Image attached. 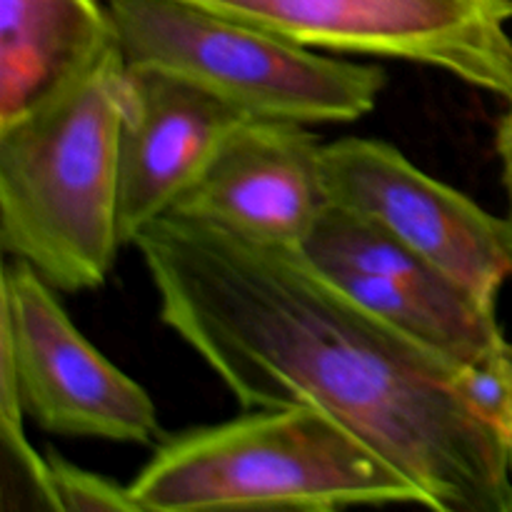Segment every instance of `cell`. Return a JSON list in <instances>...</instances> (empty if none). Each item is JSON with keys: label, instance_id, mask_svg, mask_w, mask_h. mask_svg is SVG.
I'll return each instance as SVG.
<instances>
[{"label": "cell", "instance_id": "1", "mask_svg": "<svg viewBox=\"0 0 512 512\" xmlns=\"http://www.w3.org/2000/svg\"><path fill=\"white\" fill-rule=\"evenodd\" d=\"M133 245L160 320L243 408H318L433 510L512 512L508 438L470 398L468 370L360 308L300 250L173 213Z\"/></svg>", "mask_w": 512, "mask_h": 512}, {"label": "cell", "instance_id": "2", "mask_svg": "<svg viewBox=\"0 0 512 512\" xmlns=\"http://www.w3.org/2000/svg\"><path fill=\"white\" fill-rule=\"evenodd\" d=\"M125 100L128 63L115 40L53 95L0 125V243L58 293L100 288L125 245Z\"/></svg>", "mask_w": 512, "mask_h": 512}, {"label": "cell", "instance_id": "3", "mask_svg": "<svg viewBox=\"0 0 512 512\" xmlns=\"http://www.w3.org/2000/svg\"><path fill=\"white\" fill-rule=\"evenodd\" d=\"M128 488L138 512L433 510L373 445L310 405L253 408L163 438Z\"/></svg>", "mask_w": 512, "mask_h": 512}, {"label": "cell", "instance_id": "4", "mask_svg": "<svg viewBox=\"0 0 512 512\" xmlns=\"http://www.w3.org/2000/svg\"><path fill=\"white\" fill-rule=\"evenodd\" d=\"M130 68L175 75L245 118L355 123L385 73L193 0H105Z\"/></svg>", "mask_w": 512, "mask_h": 512}, {"label": "cell", "instance_id": "5", "mask_svg": "<svg viewBox=\"0 0 512 512\" xmlns=\"http://www.w3.org/2000/svg\"><path fill=\"white\" fill-rule=\"evenodd\" d=\"M0 350V375L45 433L128 445L163 440L148 390L75 328L58 290L20 260L3 268Z\"/></svg>", "mask_w": 512, "mask_h": 512}, {"label": "cell", "instance_id": "6", "mask_svg": "<svg viewBox=\"0 0 512 512\" xmlns=\"http://www.w3.org/2000/svg\"><path fill=\"white\" fill-rule=\"evenodd\" d=\"M308 48L405 60L512 100V0H193Z\"/></svg>", "mask_w": 512, "mask_h": 512}, {"label": "cell", "instance_id": "7", "mask_svg": "<svg viewBox=\"0 0 512 512\" xmlns=\"http://www.w3.org/2000/svg\"><path fill=\"white\" fill-rule=\"evenodd\" d=\"M300 253L360 308L455 368L512 370L498 310L368 215L330 203Z\"/></svg>", "mask_w": 512, "mask_h": 512}, {"label": "cell", "instance_id": "8", "mask_svg": "<svg viewBox=\"0 0 512 512\" xmlns=\"http://www.w3.org/2000/svg\"><path fill=\"white\" fill-rule=\"evenodd\" d=\"M330 203L358 210L498 310L512 278V218H500L453 185L373 138L325 143Z\"/></svg>", "mask_w": 512, "mask_h": 512}, {"label": "cell", "instance_id": "9", "mask_svg": "<svg viewBox=\"0 0 512 512\" xmlns=\"http://www.w3.org/2000/svg\"><path fill=\"white\" fill-rule=\"evenodd\" d=\"M323 150L310 125L243 120L170 213L255 243L300 250L330 205Z\"/></svg>", "mask_w": 512, "mask_h": 512}, {"label": "cell", "instance_id": "10", "mask_svg": "<svg viewBox=\"0 0 512 512\" xmlns=\"http://www.w3.org/2000/svg\"><path fill=\"white\" fill-rule=\"evenodd\" d=\"M243 120V113L175 75L128 65L118 188L125 245L175 208Z\"/></svg>", "mask_w": 512, "mask_h": 512}, {"label": "cell", "instance_id": "11", "mask_svg": "<svg viewBox=\"0 0 512 512\" xmlns=\"http://www.w3.org/2000/svg\"><path fill=\"white\" fill-rule=\"evenodd\" d=\"M115 40L105 0H0V125L53 95Z\"/></svg>", "mask_w": 512, "mask_h": 512}, {"label": "cell", "instance_id": "12", "mask_svg": "<svg viewBox=\"0 0 512 512\" xmlns=\"http://www.w3.org/2000/svg\"><path fill=\"white\" fill-rule=\"evenodd\" d=\"M23 408L10 378L0 375V498L3 510L58 512L48 455H40L23 433Z\"/></svg>", "mask_w": 512, "mask_h": 512}, {"label": "cell", "instance_id": "13", "mask_svg": "<svg viewBox=\"0 0 512 512\" xmlns=\"http://www.w3.org/2000/svg\"><path fill=\"white\" fill-rule=\"evenodd\" d=\"M50 483L58 512H138L128 485L70 463L63 455H48Z\"/></svg>", "mask_w": 512, "mask_h": 512}, {"label": "cell", "instance_id": "14", "mask_svg": "<svg viewBox=\"0 0 512 512\" xmlns=\"http://www.w3.org/2000/svg\"><path fill=\"white\" fill-rule=\"evenodd\" d=\"M498 155L503 163V183L508 190L510 200V218H512V100L505 118L498 125Z\"/></svg>", "mask_w": 512, "mask_h": 512}, {"label": "cell", "instance_id": "15", "mask_svg": "<svg viewBox=\"0 0 512 512\" xmlns=\"http://www.w3.org/2000/svg\"><path fill=\"white\" fill-rule=\"evenodd\" d=\"M508 453H510V473H512V418H510V428H508Z\"/></svg>", "mask_w": 512, "mask_h": 512}]
</instances>
